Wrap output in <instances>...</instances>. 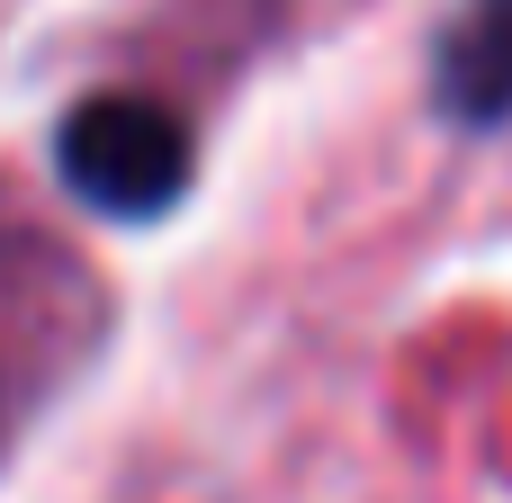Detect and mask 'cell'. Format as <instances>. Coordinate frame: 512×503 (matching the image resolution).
I'll use <instances>...</instances> for the list:
<instances>
[{
  "label": "cell",
  "instance_id": "cell-2",
  "mask_svg": "<svg viewBox=\"0 0 512 503\" xmlns=\"http://www.w3.org/2000/svg\"><path fill=\"white\" fill-rule=\"evenodd\" d=\"M432 108L459 135L512 126V0H450L432 27Z\"/></svg>",
  "mask_w": 512,
  "mask_h": 503
},
{
  "label": "cell",
  "instance_id": "cell-1",
  "mask_svg": "<svg viewBox=\"0 0 512 503\" xmlns=\"http://www.w3.org/2000/svg\"><path fill=\"white\" fill-rule=\"evenodd\" d=\"M54 180L108 225H162L189 198V180H198V144H189V126L162 99L90 90L54 126Z\"/></svg>",
  "mask_w": 512,
  "mask_h": 503
}]
</instances>
